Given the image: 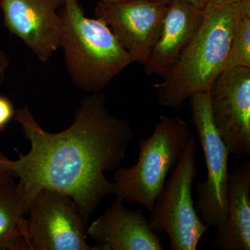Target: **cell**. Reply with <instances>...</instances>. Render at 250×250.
<instances>
[{
  "label": "cell",
  "instance_id": "1",
  "mask_svg": "<svg viewBox=\"0 0 250 250\" xmlns=\"http://www.w3.org/2000/svg\"><path fill=\"white\" fill-rule=\"evenodd\" d=\"M14 117L30 143L27 154L17 151L18 160L9 161L27 211L41 190H53L71 197L89 224L102 200L114 194V182L104 172L116 170L125 159L134 139L129 123L110 113L102 93L82 99L71 125L57 134L42 129L27 105Z\"/></svg>",
  "mask_w": 250,
  "mask_h": 250
},
{
  "label": "cell",
  "instance_id": "2",
  "mask_svg": "<svg viewBox=\"0 0 250 250\" xmlns=\"http://www.w3.org/2000/svg\"><path fill=\"white\" fill-rule=\"evenodd\" d=\"M249 1L207 5L200 27L178 60L154 85L163 106L179 111L194 95L210 90L225 70L233 34Z\"/></svg>",
  "mask_w": 250,
  "mask_h": 250
},
{
  "label": "cell",
  "instance_id": "3",
  "mask_svg": "<svg viewBox=\"0 0 250 250\" xmlns=\"http://www.w3.org/2000/svg\"><path fill=\"white\" fill-rule=\"evenodd\" d=\"M64 1L61 49L68 76L78 89L102 93L134 61L103 21L85 16L80 1Z\"/></svg>",
  "mask_w": 250,
  "mask_h": 250
},
{
  "label": "cell",
  "instance_id": "4",
  "mask_svg": "<svg viewBox=\"0 0 250 250\" xmlns=\"http://www.w3.org/2000/svg\"><path fill=\"white\" fill-rule=\"evenodd\" d=\"M191 134L183 119L161 116L152 134L140 141L138 162L131 167L116 169L113 195L116 202L139 204L151 211Z\"/></svg>",
  "mask_w": 250,
  "mask_h": 250
},
{
  "label": "cell",
  "instance_id": "5",
  "mask_svg": "<svg viewBox=\"0 0 250 250\" xmlns=\"http://www.w3.org/2000/svg\"><path fill=\"white\" fill-rule=\"evenodd\" d=\"M197 138L191 134L178 164L156 199L149 226L154 233H166L170 250H195L200 238L208 229L195 208L192 187L198 176L196 166Z\"/></svg>",
  "mask_w": 250,
  "mask_h": 250
},
{
  "label": "cell",
  "instance_id": "6",
  "mask_svg": "<svg viewBox=\"0 0 250 250\" xmlns=\"http://www.w3.org/2000/svg\"><path fill=\"white\" fill-rule=\"evenodd\" d=\"M191 123L203 150L207 177L196 182L195 208L202 223L209 229L223 226L228 213V190L230 155L215 126L212 116L209 90L195 94L189 99Z\"/></svg>",
  "mask_w": 250,
  "mask_h": 250
},
{
  "label": "cell",
  "instance_id": "7",
  "mask_svg": "<svg viewBox=\"0 0 250 250\" xmlns=\"http://www.w3.org/2000/svg\"><path fill=\"white\" fill-rule=\"evenodd\" d=\"M25 218L26 240L30 250H94L86 242L88 224L71 197L41 190Z\"/></svg>",
  "mask_w": 250,
  "mask_h": 250
},
{
  "label": "cell",
  "instance_id": "8",
  "mask_svg": "<svg viewBox=\"0 0 250 250\" xmlns=\"http://www.w3.org/2000/svg\"><path fill=\"white\" fill-rule=\"evenodd\" d=\"M215 126L230 154L250 155V68L227 69L209 90Z\"/></svg>",
  "mask_w": 250,
  "mask_h": 250
},
{
  "label": "cell",
  "instance_id": "9",
  "mask_svg": "<svg viewBox=\"0 0 250 250\" xmlns=\"http://www.w3.org/2000/svg\"><path fill=\"white\" fill-rule=\"evenodd\" d=\"M166 8L155 0L100 1L95 14L111 29L134 62L143 65L160 34Z\"/></svg>",
  "mask_w": 250,
  "mask_h": 250
},
{
  "label": "cell",
  "instance_id": "10",
  "mask_svg": "<svg viewBox=\"0 0 250 250\" xmlns=\"http://www.w3.org/2000/svg\"><path fill=\"white\" fill-rule=\"evenodd\" d=\"M64 0H0L5 27L39 60L47 62L61 49L60 10Z\"/></svg>",
  "mask_w": 250,
  "mask_h": 250
},
{
  "label": "cell",
  "instance_id": "11",
  "mask_svg": "<svg viewBox=\"0 0 250 250\" xmlns=\"http://www.w3.org/2000/svg\"><path fill=\"white\" fill-rule=\"evenodd\" d=\"M86 233L95 243L94 250H164L143 208L132 211L116 201L88 225Z\"/></svg>",
  "mask_w": 250,
  "mask_h": 250
},
{
  "label": "cell",
  "instance_id": "12",
  "mask_svg": "<svg viewBox=\"0 0 250 250\" xmlns=\"http://www.w3.org/2000/svg\"><path fill=\"white\" fill-rule=\"evenodd\" d=\"M204 10L181 0L166 5L160 34L143 64L146 75H167L200 27Z\"/></svg>",
  "mask_w": 250,
  "mask_h": 250
},
{
  "label": "cell",
  "instance_id": "13",
  "mask_svg": "<svg viewBox=\"0 0 250 250\" xmlns=\"http://www.w3.org/2000/svg\"><path fill=\"white\" fill-rule=\"evenodd\" d=\"M213 242L220 250H250V162L229 173L226 220Z\"/></svg>",
  "mask_w": 250,
  "mask_h": 250
},
{
  "label": "cell",
  "instance_id": "14",
  "mask_svg": "<svg viewBox=\"0 0 250 250\" xmlns=\"http://www.w3.org/2000/svg\"><path fill=\"white\" fill-rule=\"evenodd\" d=\"M25 199L12 182L0 192V250H30L26 240Z\"/></svg>",
  "mask_w": 250,
  "mask_h": 250
},
{
  "label": "cell",
  "instance_id": "15",
  "mask_svg": "<svg viewBox=\"0 0 250 250\" xmlns=\"http://www.w3.org/2000/svg\"><path fill=\"white\" fill-rule=\"evenodd\" d=\"M236 67L250 68V1L245 6L233 34L225 70Z\"/></svg>",
  "mask_w": 250,
  "mask_h": 250
},
{
  "label": "cell",
  "instance_id": "16",
  "mask_svg": "<svg viewBox=\"0 0 250 250\" xmlns=\"http://www.w3.org/2000/svg\"><path fill=\"white\" fill-rule=\"evenodd\" d=\"M16 114L12 102L6 97L0 95V131H4Z\"/></svg>",
  "mask_w": 250,
  "mask_h": 250
},
{
  "label": "cell",
  "instance_id": "17",
  "mask_svg": "<svg viewBox=\"0 0 250 250\" xmlns=\"http://www.w3.org/2000/svg\"><path fill=\"white\" fill-rule=\"evenodd\" d=\"M9 161V159L0 150V192L14 182L16 179Z\"/></svg>",
  "mask_w": 250,
  "mask_h": 250
},
{
  "label": "cell",
  "instance_id": "18",
  "mask_svg": "<svg viewBox=\"0 0 250 250\" xmlns=\"http://www.w3.org/2000/svg\"><path fill=\"white\" fill-rule=\"evenodd\" d=\"M10 62L6 54L0 50V87L2 85L6 78V71L9 68Z\"/></svg>",
  "mask_w": 250,
  "mask_h": 250
},
{
  "label": "cell",
  "instance_id": "19",
  "mask_svg": "<svg viewBox=\"0 0 250 250\" xmlns=\"http://www.w3.org/2000/svg\"><path fill=\"white\" fill-rule=\"evenodd\" d=\"M155 1L161 3V4L167 5L170 1H175V0H155ZM181 1H187V2L195 5V6L202 9H205L206 6L208 3V0H181Z\"/></svg>",
  "mask_w": 250,
  "mask_h": 250
},
{
  "label": "cell",
  "instance_id": "20",
  "mask_svg": "<svg viewBox=\"0 0 250 250\" xmlns=\"http://www.w3.org/2000/svg\"><path fill=\"white\" fill-rule=\"evenodd\" d=\"M240 0H208V4L214 5H223L227 4H231V3L236 2Z\"/></svg>",
  "mask_w": 250,
  "mask_h": 250
},
{
  "label": "cell",
  "instance_id": "21",
  "mask_svg": "<svg viewBox=\"0 0 250 250\" xmlns=\"http://www.w3.org/2000/svg\"><path fill=\"white\" fill-rule=\"evenodd\" d=\"M81 1V0H78ZM100 1H106V2H118V1H125V0H100Z\"/></svg>",
  "mask_w": 250,
  "mask_h": 250
}]
</instances>
